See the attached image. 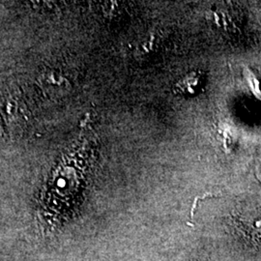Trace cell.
Segmentation results:
<instances>
[{
	"label": "cell",
	"instance_id": "6da1fadb",
	"mask_svg": "<svg viewBox=\"0 0 261 261\" xmlns=\"http://www.w3.org/2000/svg\"><path fill=\"white\" fill-rule=\"evenodd\" d=\"M255 174H256V178L261 182V160L255 167Z\"/></svg>",
	"mask_w": 261,
	"mask_h": 261
}]
</instances>
